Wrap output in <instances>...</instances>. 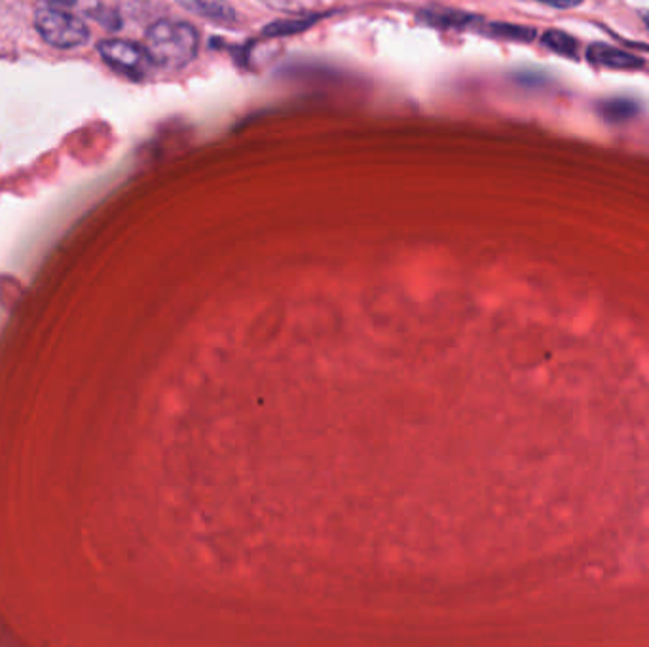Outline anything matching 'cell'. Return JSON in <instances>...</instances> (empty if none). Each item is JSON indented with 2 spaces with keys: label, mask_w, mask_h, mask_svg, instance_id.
Segmentation results:
<instances>
[{
  "label": "cell",
  "mask_w": 649,
  "mask_h": 647,
  "mask_svg": "<svg viewBox=\"0 0 649 647\" xmlns=\"http://www.w3.org/2000/svg\"><path fill=\"white\" fill-rule=\"evenodd\" d=\"M143 46L152 63L167 71H178L198 56L200 35L190 23L162 20L150 25Z\"/></svg>",
  "instance_id": "obj_1"
},
{
  "label": "cell",
  "mask_w": 649,
  "mask_h": 647,
  "mask_svg": "<svg viewBox=\"0 0 649 647\" xmlns=\"http://www.w3.org/2000/svg\"><path fill=\"white\" fill-rule=\"evenodd\" d=\"M35 25L46 43L61 50L82 46L90 35L86 25L79 18L56 7L40 8L36 12Z\"/></svg>",
  "instance_id": "obj_2"
},
{
  "label": "cell",
  "mask_w": 649,
  "mask_h": 647,
  "mask_svg": "<svg viewBox=\"0 0 649 647\" xmlns=\"http://www.w3.org/2000/svg\"><path fill=\"white\" fill-rule=\"evenodd\" d=\"M97 50H100L103 61L111 69H115L116 72H120L128 79H144L152 69V65H154L147 50H144V46L129 43V41H121V38L103 41L97 46Z\"/></svg>",
  "instance_id": "obj_3"
},
{
  "label": "cell",
  "mask_w": 649,
  "mask_h": 647,
  "mask_svg": "<svg viewBox=\"0 0 649 647\" xmlns=\"http://www.w3.org/2000/svg\"><path fill=\"white\" fill-rule=\"evenodd\" d=\"M587 59L589 63L606 67V69H617V71H636L644 67L642 57L604 43L591 44L587 48Z\"/></svg>",
  "instance_id": "obj_4"
},
{
  "label": "cell",
  "mask_w": 649,
  "mask_h": 647,
  "mask_svg": "<svg viewBox=\"0 0 649 647\" xmlns=\"http://www.w3.org/2000/svg\"><path fill=\"white\" fill-rule=\"evenodd\" d=\"M178 7L185 8L190 14L204 18L207 22L234 27L240 23L236 8L229 0H177Z\"/></svg>",
  "instance_id": "obj_5"
},
{
  "label": "cell",
  "mask_w": 649,
  "mask_h": 647,
  "mask_svg": "<svg viewBox=\"0 0 649 647\" xmlns=\"http://www.w3.org/2000/svg\"><path fill=\"white\" fill-rule=\"evenodd\" d=\"M420 20L429 25L443 28H457V31H477L483 23L480 15L467 14L462 10H450V8H426L421 10Z\"/></svg>",
  "instance_id": "obj_6"
},
{
  "label": "cell",
  "mask_w": 649,
  "mask_h": 647,
  "mask_svg": "<svg viewBox=\"0 0 649 647\" xmlns=\"http://www.w3.org/2000/svg\"><path fill=\"white\" fill-rule=\"evenodd\" d=\"M477 33L480 35L501 38V41H511V43H534L537 31L534 27H524V25H513V23H488L483 20L478 25Z\"/></svg>",
  "instance_id": "obj_7"
},
{
  "label": "cell",
  "mask_w": 649,
  "mask_h": 647,
  "mask_svg": "<svg viewBox=\"0 0 649 647\" xmlns=\"http://www.w3.org/2000/svg\"><path fill=\"white\" fill-rule=\"evenodd\" d=\"M322 14L306 15V18H289V20H278L271 22L263 28V36L265 38H279V36L300 35L310 27H314L315 23L322 20Z\"/></svg>",
  "instance_id": "obj_8"
},
{
  "label": "cell",
  "mask_w": 649,
  "mask_h": 647,
  "mask_svg": "<svg viewBox=\"0 0 649 647\" xmlns=\"http://www.w3.org/2000/svg\"><path fill=\"white\" fill-rule=\"evenodd\" d=\"M542 43L545 48H549L555 54H560L564 57H570V59H578L579 57V43L573 36L558 31V28H551L545 31L542 36Z\"/></svg>",
  "instance_id": "obj_9"
},
{
  "label": "cell",
  "mask_w": 649,
  "mask_h": 647,
  "mask_svg": "<svg viewBox=\"0 0 649 647\" xmlns=\"http://www.w3.org/2000/svg\"><path fill=\"white\" fill-rule=\"evenodd\" d=\"M636 107L635 101L630 100H610V101H602L599 105V113L604 120L607 122H615V124H619V122L630 120L633 116H635Z\"/></svg>",
  "instance_id": "obj_10"
},
{
  "label": "cell",
  "mask_w": 649,
  "mask_h": 647,
  "mask_svg": "<svg viewBox=\"0 0 649 647\" xmlns=\"http://www.w3.org/2000/svg\"><path fill=\"white\" fill-rule=\"evenodd\" d=\"M535 2H542L547 7L560 8V10H568V8H576L583 2V0H535Z\"/></svg>",
  "instance_id": "obj_11"
},
{
  "label": "cell",
  "mask_w": 649,
  "mask_h": 647,
  "mask_svg": "<svg viewBox=\"0 0 649 647\" xmlns=\"http://www.w3.org/2000/svg\"><path fill=\"white\" fill-rule=\"evenodd\" d=\"M46 4H50V7H72L77 0H43Z\"/></svg>",
  "instance_id": "obj_12"
},
{
  "label": "cell",
  "mask_w": 649,
  "mask_h": 647,
  "mask_svg": "<svg viewBox=\"0 0 649 647\" xmlns=\"http://www.w3.org/2000/svg\"><path fill=\"white\" fill-rule=\"evenodd\" d=\"M644 22H646V25H648L649 27V15H646V18H644Z\"/></svg>",
  "instance_id": "obj_13"
}]
</instances>
